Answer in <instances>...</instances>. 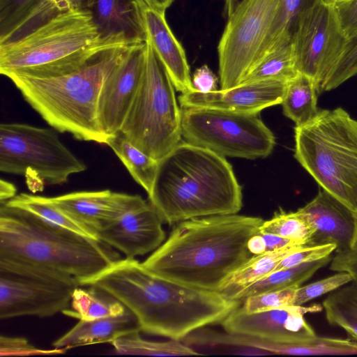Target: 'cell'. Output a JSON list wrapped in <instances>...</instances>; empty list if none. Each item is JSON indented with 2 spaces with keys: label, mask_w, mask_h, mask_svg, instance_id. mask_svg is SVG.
<instances>
[{
  "label": "cell",
  "mask_w": 357,
  "mask_h": 357,
  "mask_svg": "<svg viewBox=\"0 0 357 357\" xmlns=\"http://www.w3.org/2000/svg\"><path fill=\"white\" fill-rule=\"evenodd\" d=\"M329 269L335 272L349 273L352 282L357 284V251L348 250L336 252L330 262Z\"/></svg>",
  "instance_id": "obj_42"
},
{
  "label": "cell",
  "mask_w": 357,
  "mask_h": 357,
  "mask_svg": "<svg viewBox=\"0 0 357 357\" xmlns=\"http://www.w3.org/2000/svg\"><path fill=\"white\" fill-rule=\"evenodd\" d=\"M306 0H280L261 59L275 48L291 42L297 20Z\"/></svg>",
  "instance_id": "obj_34"
},
{
  "label": "cell",
  "mask_w": 357,
  "mask_h": 357,
  "mask_svg": "<svg viewBox=\"0 0 357 357\" xmlns=\"http://www.w3.org/2000/svg\"><path fill=\"white\" fill-rule=\"evenodd\" d=\"M86 169L52 129L20 123L0 125V171L24 175L31 191L63 184Z\"/></svg>",
  "instance_id": "obj_9"
},
{
  "label": "cell",
  "mask_w": 357,
  "mask_h": 357,
  "mask_svg": "<svg viewBox=\"0 0 357 357\" xmlns=\"http://www.w3.org/2000/svg\"><path fill=\"white\" fill-rule=\"evenodd\" d=\"M81 286L96 287L118 300L137 318L141 332L174 340L220 324L241 303L158 276L135 258L118 259Z\"/></svg>",
  "instance_id": "obj_1"
},
{
  "label": "cell",
  "mask_w": 357,
  "mask_h": 357,
  "mask_svg": "<svg viewBox=\"0 0 357 357\" xmlns=\"http://www.w3.org/2000/svg\"><path fill=\"white\" fill-rule=\"evenodd\" d=\"M125 165L132 178L149 195L158 168V160L132 144L121 132L109 136L105 142Z\"/></svg>",
  "instance_id": "obj_26"
},
{
  "label": "cell",
  "mask_w": 357,
  "mask_h": 357,
  "mask_svg": "<svg viewBox=\"0 0 357 357\" xmlns=\"http://www.w3.org/2000/svg\"><path fill=\"white\" fill-rule=\"evenodd\" d=\"M149 7L158 10L165 11L174 0H143Z\"/></svg>",
  "instance_id": "obj_47"
},
{
  "label": "cell",
  "mask_w": 357,
  "mask_h": 357,
  "mask_svg": "<svg viewBox=\"0 0 357 357\" xmlns=\"http://www.w3.org/2000/svg\"><path fill=\"white\" fill-rule=\"evenodd\" d=\"M259 231L278 235L307 245L315 227L310 216L301 208L289 212L280 209L270 220L262 222Z\"/></svg>",
  "instance_id": "obj_33"
},
{
  "label": "cell",
  "mask_w": 357,
  "mask_h": 357,
  "mask_svg": "<svg viewBox=\"0 0 357 357\" xmlns=\"http://www.w3.org/2000/svg\"><path fill=\"white\" fill-rule=\"evenodd\" d=\"M69 348H54L42 349L36 347L24 337H0L1 356H31L42 355H57L66 353Z\"/></svg>",
  "instance_id": "obj_38"
},
{
  "label": "cell",
  "mask_w": 357,
  "mask_h": 357,
  "mask_svg": "<svg viewBox=\"0 0 357 357\" xmlns=\"http://www.w3.org/2000/svg\"><path fill=\"white\" fill-rule=\"evenodd\" d=\"M294 158L321 188L357 212V120L337 107L319 109L294 128Z\"/></svg>",
  "instance_id": "obj_7"
},
{
  "label": "cell",
  "mask_w": 357,
  "mask_h": 357,
  "mask_svg": "<svg viewBox=\"0 0 357 357\" xmlns=\"http://www.w3.org/2000/svg\"><path fill=\"white\" fill-rule=\"evenodd\" d=\"M322 306L328 323L342 328L350 339L357 342V284L351 282L333 291Z\"/></svg>",
  "instance_id": "obj_29"
},
{
  "label": "cell",
  "mask_w": 357,
  "mask_h": 357,
  "mask_svg": "<svg viewBox=\"0 0 357 357\" xmlns=\"http://www.w3.org/2000/svg\"><path fill=\"white\" fill-rule=\"evenodd\" d=\"M260 233L262 234L266 242V252L273 251L289 246L298 245H305L303 243H299L298 241L286 238L278 235L268 233Z\"/></svg>",
  "instance_id": "obj_44"
},
{
  "label": "cell",
  "mask_w": 357,
  "mask_h": 357,
  "mask_svg": "<svg viewBox=\"0 0 357 357\" xmlns=\"http://www.w3.org/2000/svg\"><path fill=\"white\" fill-rule=\"evenodd\" d=\"M218 78L207 65L197 68L193 73V87L201 93H208L218 90Z\"/></svg>",
  "instance_id": "obj_43"
},
{
  "label": "cell",
  "mask_w": 357,
  "mask_h": 357,
  "mask_svg": "<svg viewBox=\"0 0 357 357\" xmlns=\"http://www.w3.org/2000/svg\"><path fill=\"white\" fill-rule=\"evenodd\" d=\"M3 204L24 210L54 225L98 240L94 232L54 203L52 197L23 192Z\"/></svg>",
  "instance_id": "obj_24"
},
{
  "label": "cell",
  "mask_w": 357,
  "mask_h": 357,
  "mask_svg": "<svg viewBox=\"0 0 357 357\" xmlns=\"http://www.w3.org/2000/svg\"><path fill=\"white\" fill-rule=\"evenodd\" d=\"M349 249L353 251H357V212L354 213V229Z\"/></svg>",
  "instance_id": "obj_49"
},
{
  "label": "cell",
  "mask_w": 357,
  "mask_h": 357,
  "mask_svg": "<svg viewBox=\"0 0 357 357\" xmlns=\"http://www.w3.org/2000/svg\"><path fill=\"white\" fill-rule=\"evenodd\" d=\"M106 49L78 69L57 77L8 78L24 99L54 130L75 138L105 144L108 137L98 120L102 89L126 57L131 45Z\"/></svg>",
  "instance_id": "obj_4"
},
{
  "label": "cell",
  "mask_w": 357,
  "mask_h": 357,
  "mask_svg": "<svg viewBox=\"0 0 357 357\" xmlns=\"http://www.w3.org/2000/svg\"><path fill=\"white\" fill-rule=\"evenodd\" d=\"M141 331H135L119 337L110 342L116 353L122 355L179 356L199 355L181 340L165 342L144 339Z\"/></svg>",
  "instance_id": "obj_30"
},
{
  "label": "cell",
  "mask_w": 357,
  "mask_h": 357,
  "mask_svg": "<svg viewBox=\"0 0 357 357\" xmlns=\"http://www.w3.org/2000/svg\"><path fill=\"white\" fill-rule=\"evenodd\" d=\"M51 197L96 236L98 230L145 201L138 195L110 190L78 191Z\"/></svg>",
  "instance_id": "obj_18"
},
{
  "label": "cell",
  "mask_w": 357,
  "mask_h": 357,
  "mask_svg": "<svg viewBox=\"0 0 357 357\" xmlns=\"http://www.w3.org/2000/svg\"><path fill=\"white\" fill-rule=\"evenodd\" d=\"M317 88L308 76L298 73L287 84L282 101L284 114L296 126H302L318 113Z\"/></svg>",
  "instance_id": "obj_27"
},
{
  "label": "cell",
  "mask_w": 357,
  "mask_h": 357,
  "mask_svg": "<svg viewBox=\"0 0 357 357\" xmlns=\"http://www.w3.org/2000/svg\"><path fill=\"white\" fill-rule=\"evenodd\" d=\"M133 44L123 36L103 38L91 13L82 8L63 13L21 38L0 44V73L46 78L71 73L96 54Z\"/></svg>",
  "instance_id": "obj_6"
},
{
  "label": "cell",
  "mask_w": 357,
  "mask_h": 357,
  "mask_svg": "<svg viewBox=\"0 0 357 357\" xmlns=\"http://www.w3.org/2000/svg\"><path fill=\"white\" fill-rule=\"evenodd\" d=\"M146 41L165 67L175 89L185 93L196 90L192 85L184 49L174 36L165 18V11L142 8Z\"/></svg>",
  "instance_id": "obj_19"
},
{
  "label": "cell",
  "mask_w": 357,
  "mask_h": 357,
  "mask_svg": "<svg viewBox=\"0 0 357 357\" xmlns=\"http://www.w3.org/2000/svg\"><path fill=\"white\" fill-rule=\"evenodd\" d=\"M78 286L73 278L0 259V319L63 312Z\"/></svg>",
  "instance_id": "obj_12"
},
{
  "label": "cell",
  "mask_w": 357,
  "mask_h": 357,
  "mask_svg": "<svg viewBox=\"0 0 357 357\" xmlns=\"http://www.w3.org/2000/svg\"><path fill=\"white\" fill-rule=\"evenodd\" d=\"M149 202L164 222L238 213L242 188L225 158L209 149L179 142L158 161Z\"/></svg>",
  "instance_id": "obj_3"
},
{
  "label": "cell",
  "mask_w": 357,
  "mask_h": 357,
  "mask_svg": "<svg viewBox=\"0 0 357 357\" xmlns=\"http://www.w3.org/2000/svg\"><path fill=\"white\" fill-rule=\"evenodd\" d=\"M297 288L290 287L245 297L241 307L248 312H253L294 305Z\"/></svg>",
  "instance_id": "obj_37"
},
{
  "label": "cell",
  "mask_w": 357,
  "mask_h": 357,
  "mask_svg": "<svg viewBox=\"0 0 357 357\" xmlns=\"http://www.w3.org/2000/svg\"><path fill=\"white\" fill-rule=\"evenodd\" d=\"M298 73L290 42L266 54L241 84L271 79L289 82Z\"/></svg>",
  "instance_id": "obj_32"
},
{
  "label": "cell",
  "mask_w": 357,
  "mask_h": 357,
  "mask_svg": "<svg viewBox=\"0 0 357 357\" xmlns=\"http://www.w3.org/2000/svg\"><path fill=\"white\" fill-rule=\"evenodd\" d=\"M352 282L351 275L346 272H337L319 280L296 289L294 305H303L309 301L333 292Z\"/></svg>",
  "instance_id": "obj_36"
},
{
  "label": "cell",
  "mask_w": 357,
  "mask_h": 357,
  "mask_svg": "<svg viewBox=\"0 0 357 357\" xmlns=\"http://www.w3.org/2000/svg\"><path fill=\"white\" fill-rule=\"evenodd\" d=\"M39 0H0V38L37 3Z\"/></svg>",
  "instance_id": "obj_40"
},
{
  "label": "cell",
  "mask_w": 357,
  "mask_h": 357,
  "mask_svg": "<svg viewBox=\"0 0 357 357\" xmlns=\"http://www.w3.org/2000/svg\"><path fill=\"white\" fill-rule=\"evenodd\" d=\"M288 82L262 80L208 93L197 90L178 96L181 107H208L226 111L259 114L282 103Z\"/></svg>",
  "instance_id": "obj_17"
},
{
  "label": "cell",
  "mask_w": 357,
  "mask_h": 357,
  "mask_svg": "<svg viewBox=\"0 0 357 357\" xmlns=\"http://www.w3.org/2000/svg\"><path fill=\"white\" fill-rule=\"evenodd\" d=\"M280 0H241L218 45L220 89L239 85L260 61Z\"/></svg>",
  "instance_id": "obj_11"
},
{
  "label": "cell",
  "mask_w": 357,
  "mask_h": 357,
  "mask_svg": "<svg viewBox=\"0 0 357 357\" xmlns=\"http://www.w3.org/2000/svg\"><path fill=\"white\" fill-rule=\"evenodd\" d=\"M328 1H334V0H328Z\"/></svg>",
  "instance_id": "obj_50"
},
{
  "label": "cell",
  "mask_w": 357,
  "mask_h": 357,
  "mask_svg": "<svg viewBox=\"0 0 357 357\" xmlns=\"http://www.w3.org/2000/svg\"><path fill=\"white\" fill-rule=\"evenodd\" d=\"M263 222L237 213L181 221L142 263L153 274L174 282L219 292L253 255L247 243Z\"/></svg>",
  "instance_id": "obj_2"
},
{
  "label": "cell",
  "mask_w": 357,
  "mask_h": 357,
  "mask_svg": "<svg viewBox=\"0 0 357 357\" xmlns=\"http://www.w3.org/2000/svg\"><path fill=\"white\" fill-rule=\"evenodd\" d=\"M143 0H85L88 10L103 38L123 36L131 43L146 41L142 16Z\"/></svg>",
  "instance_id": "obj_21"
},
{
  "label": "cell",
  "mask_w": 357,
  "mask_h": 357,
  "mask_svg": "<svg viewBox=\"0 0 357 357\" xmlns=\"http://www.w3.org/2000/svg\"><path fill=\"white\" fill-rule=\"evenodd\" d=\"M348 40L328 0H312L301 12L291 43L296 70L310 77L317 91L342 55Z\"/></svg>",
  "instance_id": "obj_13"
},
{
  "label": "cell",
  "mask_w": 357,
  "mask_h": 357,
  "mask_svg": "<svg viewBox=\"0 0 357 357\" xmlns=\"http://www.w3.org/2000/svg\"><path fill=\"white\" fill-rule=\"evenodd\" d=\"M300 208L315 227L307 245L334 243L336 252L350 250L354 229V213L350 209L323 190Z\"/></svg>",
  "instance_id": "obj_20"
},
{
  "label": "cell",
  "mask_w": 357,
  "mask_h": 357,
  "mask_svg": "<svg viewBox=\"0 0 357 357\" xmlns=\"http://www.w3.org/2000/svg\"><path fill=\"white\" fill-rule=\"evenodd\" d=\"M247 247L253 255L266 252V242L262 234L258 231L252 235L248 241Z\"/></svg>",
  "instance_id": "obj_45"
},
{
  "label": "cell",
  "mask_w": 357,
  "mask_h": 357,
  "mask_svg": "<svg viewBox=\"0 0 357 357\" xmlns=\"http://www.w3.org/2000/svg\"><path fill=\"white\" fill-rule=\"evenodd\" d=\"M146 43L144 74L120 132L159 161L181 142V114L169 75L150 43Z\"/></svg>",
  "instance_id": "obj_8"
},
{
  "label": "cell",
  "mask_w": 357,
  "mask_h": 357,
  "mask_svg": "<svg viewBox=\"0 0 357 357\" xmlns=\"http://www.w3.org/2000/svg\"><path fill=\"white\" fill-rule=\"evenodd\" d=\"M181 114L185 142L224 157L265 158L275 146V136L259 114L208 107H181Z\"/></svg>",
  "instance_id": "obj_10"
},
{
  "label": "cell",
  "mask_w": 357,
  "mask_h": 357,
  "mask_svg": "<svg viewBox=\"0 0 357 357\" xmlns=\"http://www.w3.org/2000/svg\"><path fill=\"white\" fill-rule=\"evenodd\" d=\"M304 246H289L252 255L231 275L219 292L229 299L238 300L242 291L273 273L284 257Z\"/></svg>",
  "instance_id": "obj_23"
},
{
  "label": "cell",
  "mask_w": 357,
  "mask_h": 357,
  "mask_svg": "<svg viewBox=\"0 0 357 357\" xmlns=\"http://www.w3.org/2000/svg\"><path fill=\"white\" fill-rule=\"evenodd\" d=\"M84 1L39 0L6 36L0 38V44L18 40L63 13L82 8Z\"/></svg>",
  "instance_id": "obj_31"
},
{
  "label": "cell",
  "mask_w": 357,
  "mask_h": 357,
  "mask_svg": "<svg viewBox=\"0 0 357 357\" xmlns=\"http://www.w3.org/2000/svg\"><path fill=\"white\" fill-rule=\"evenodd\" d=\"M340 27L349 41L357 37V0L332 1Z\"/></svg>",
  "instance_id": "obj_41"
},
{
  "label": "cell",
  "mask_w": 357,
  "mask_h": 357,
  "mask_svg": "<svg viewBox=\"0 0 357 357\" xmlns=\"http://www.w3.org/2000/svg\"><path fill=\"white\" fill-rule=\"evenodd\" d=\"M240 0H225L223 13L228 18L232 13Z\"/></svg>",
  "instance_id": "obj_48"
},
{
  "label": "cell",
  "mask_w": 357,
  "mask_h": 357,
  "mask_svg": "<svg viewBox=\"0 0 357 357\" xmlns=\"http://www.w3.org/2000/svg\"><path fill=\"white\" fill-rule=\"evenodd\" d=\"M163 220L146 200L97 232L98 240L135 258L155 250L165 239Z\"/></svg>",
  "instance_id": "obj_16"
},
{
  "label": "cell",
  "mask_w": 357,
  "mask_h": 357,
  "mask_svg": "<svg viewBox=\"0 0 357 357\" xmlns=\"http://www.w3.org/2000/svg\"><path fill=\"white\" fill-rule=\"evenodd\" d=\"M146 51V42L132 45L124 59L102 89L98 120L107 137L121 129L144 74Z\"/></svg>",
  "instance_id": "obj_15"
},
{
  "label": "cell",
  "mask_w": 357,
  "mask_h": 357,
  "mask_svg": "<svg viewBox=\"0 0 357 357\" xmlns=\"http://www.w3.org/2000/svg\"><path fill=\"white\" fill-rule=\"evenodd\" d=\"M322 305H291L248 312L238 307L220 324L225 331L275 343H296L315 336L305 319L307 314L321 312Z\"/></svg>",
  "instance_id": "obj_14"
},
{
  "label": "cell",
  "mask_w": 357,
  "mask_h": 357,
  "mask_svg": "<svg viewBox=\"0 0 357 357\" xmlns=\"http://www.w3.org/2000/svg\"><path fill=\"white\" fill-rule=\"evenodd\" d=\"M135 331H141L135 315L128 310L116 316L93 321L79 320L68 331L54 340V348L69 349L97 343H110L116 338Z\"/></svg>",
  "instance_id": "obj_22"
},
{
  "label": "cell",
  "mask_w": 357,
  "mask_h": 357,
  "mask_svg": "<svg viewBox=\"0 0 357 357\" xmlns=\"http://www.w3.org/2000/svg\"><path fill=\"white\" fill-rule=\"evenodd\" d=\"M331 259V256H328L316 261L304 263L275 271L242 291L238 299L243 300L250 296L271 291L299 287L311 278L317 271L329 264Z\"/></svg>",
  "instance_id": "obj_28"
},
{
  "label": "cell",
  "mask_w": 357,
  "mask_h": 357,
  "mask_svg": "<svg viewBox=\"0 0 357 357\" xmlns=\"http://www.w3.org/2000/svg\"><path fill=\"white\" fill-rule=\"evenodd\" d=\"M357 75V37L348 41L336 62L320 84L318 93L331 91Z\"/></svg>",
  "instance_id": "obj_35"
},
{
  "label": "cell",
  "mask_w": 357,
  "mask_h": 357,
  "mask_svg": "<svg viewBox=\"0 0 357 357\" xmlns=\"http://www.w3.org/2000/svg\"><path fill=\"white\" fill-rule=\"evenodd\" d=\"M17 195V188L12 183L3 179L0 181V201L5 203Z\"/></svg>",
  "instance_id": "obj_46"
},
{
  "label": "cell",
  "mask_w": 357,
  "mask_h": 357,
  "mask_svg": "<svg viewBox=\"0 0 357 357\" xmlns=\"http://www.w3.org/2000/svg\"><path fill=\"white\" fill-rule=\"evenodd\" d=\"M335 1V0H334Z\"/></svg>",
  "instance_id": "obj_51"
},
{
  "label": "cell",
  "mask_w": 357,
  "mask_h": 357,
  "mask_svg": "<svg viewBox=\"0 0 357 357\" xmlns=\"http://www.w3.org/2000/svg\"><path fill=\"white\" fill-rule=\"evenodd\" d=\"M109 247L1 204L0 259L73 278L81 286L119 259Z\"/></svg>",
  "instance_id": "obj_5"
},
{
  "label": "cell",
  "mask_w": 357,
  "mask_h": 357,
  "mask_svg": "<svg viewBox=\"0 0 357 357\" xmlns=\"http://www.w3.org/2000/svg\"><path fill=\"white\" fill-rule=\"evenodd\" d=\"M334 243L316 245H305L284 257L276 266L275 271L293 267L301 264L316 261L322 259L336 251Z\"/></svg>",
  "instance_id": "obj_39"
},
{
  "label": "cell",
  "mask_w": 357,
  "mask_h": 357,
  "mask_svg": "<svg viewBox=\"0 0 357 357\" xmlns=\"http://www.w3.org/2000/svg\"><path fill=\"white\" fill-rule=\"evenodd\" d=\"M77 287L72 294L70 307L63 312L66 315L82 321L122 314L126 310L122 303L107 292L93 286L87 289Z\"/></svg>",
  "instance_id": "obj_25"
}]
</instances>
